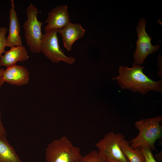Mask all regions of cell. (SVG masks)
<instances>
[{
    "instance_id": "6da1fadb",
    "label": "cell",
    "mask_w": 162,
    "mask_h": 162,
    "mask_svg": "<svg viewBox=\"0 0 162 162\" xmlns=\"http://www.w3.org/2000/svg\"><path fill=\"white\" fill-rule=\"evenodd\" d=\"M144 68L134 62L131 68L121 66L119 68L118 76L113 80L117 81L122 89L130 90L143 95L150 91L161 92L162 80H152L143 72Z\"/></svg>"
},
{
    "instance_id": "7a4b0ae2",
    "label": "cell",
    "mask_w": 162,
    "mask_h": 162,
    "mask_svg": "<svg viewBox=\"0 0 162 162\" xmlns=\"http://www.w3.org/2000/svg\"><path fill=\"white\" fill-rule=\"evenodd\" d=\"M162 120V116H158L136 121L134 125L139 133L129 142L130 147L134 149L141 147L155 150V143L162 136V127L160 125Z\"/></svg>"
},
{
    "instance_id": "3957f363",
    "label": "cell",
    "mask_w": 162,
    "mask_h": 162,
    "mask_svg": "<svg viewBox=\"0 0 162 162\" xmlns=\"http://www.w3.org/2000/svg\"><path fill=\"white\" fill-rule=\"evenodd\" d=\"M80 151L63 136L51 142L46 148V162H76L82 157Z\"/></svg>"
},
{
    "instance_id": "277c9868",
    "label": "cell",
    "mask_w": 162,
    "mask_h": 162,
    "mask_svg": "<svg viewBox=\"0 0 162 162\" xmlns=\"http://www.w3.org/2000/svg\"><path fill=\"white\" fill-rule=\"evenodd\" d=\"M26 12L27 19L23 25L26 43L32 52L39 53L43 36L41 28L43 22L38 20V10L31 3L28 6Z\"/></svg>"
},
{
    "instance_id": "5b68a950",
    "label": "cell",
    "mask_w": 162,
    "mask_h": 162,
    "mask_svg": "<svg viewBox=\"0 0 162 162\" xmlns=\"http://www.w3.org/2000/svg\"><path fill=\"white\" fill-rule=\"evenodd\" d=\"M124 136L120 133L111 131L96 143L98 152L105 161L115 160L120 162H129L122 152L120 146Z\"/></svg>"
},
{
    "instance_id": "8992f818",
    "label": "cell",
    "mask_w": 162,
    "mask_h": 162,
    "mask_svg": "<svg viewBox=\"0 0 162 162\" xmlns=\"http://www.w3.org/2000/svg\"><path fill=\"white\" fill-rule=\"evenodd\" d=\"M58 30H53L43 34L40 45V52L53 62L62 61L70 64L74 63L73 57H68L60 48L58 43Z\"/></svg>"
},
{
    "instance_id": "52a82bcc",
    "label": "cell",
    "mask_w": 162,
    "mask_h": 162,
    "mask_svg": "<svg viewBox=\"0 0 162 162\" xmlns=\"http://www.w3.org/2000/svg\"><path fill=\"white\" fill-rule=\"evenodd\" d=\"M146 22L144 18H141L136 28L138 38L133 57L134 62L139 65L144 63L149 55L157 52L160 46V44L154 46L152 44V38L145 30Z\"/></svg>"
},
{
    "instance_id": "ba28073f",
    "label": "cell",
    "mask_w": 162,
    "mask_h": 162,
    "mask_svg": "<svg viewBox=\"0 0 162 162\" xmlns=\"http://www.w3.org/2000/svg\"><path fill=\"white\" fill-rule=\"evenodd\" d=\"M70 17L67 5L57 6L48 13L45 22L47 23L44 30L47 32L58 30L65 27L69 22Z\"/></svg>"
},
{
    "instance_id": "9c48e42d",
    "label": "cell",
    "mask_w": 162,
    "mask_h": 162,
    "mask_svg": "<svg viewBox=\"0 0 162 162\" xmlns=\"http://www.w3.org/2000/svg\"><path fill=\"white\" fill-rule=\"evenodd\" d=\"M2 78L4 82L20 86L28 83L30 79L29 73L25 67L16 64L4 70Z\"/></svg>"
},
{
    "instance_id": "30bf717a",
    "label": "cell",
    "mask_w": 162,
    "mask_h": 162,
    "mask_svg": "<svg viewBox=\"0 0 162 162\" xmlns=\"http://www.w3.org/2000/svg\"><path fill=\"white\" fill-rule=\"evenodd\" d=\"M11 8L9 10V34L7 38V46L10 47L22 46L20 33V22L15 10L14 1L11 0Z\"/></svg>"
},
{
    "instance_id": "8fae6325",
    "label": "cell",
    "mask_w": 162,
    "mask_h": 162,
    "mask_svg": "<svg viewBox=\"0 0 162 162\" xmlns=\"http://www.w3.org/2000/svg\"><path fill=\"white\" fill-rule=\"evenodd\" d=\"M85 30L80 24L70 22L65 27L58 30L62 36L64 47L68 51L72 50V45L77 40L82 38Z\"/></svg>"
},
{
    "instance_id": "7c38bea8",
    "label": "cell",
    "mask_w": 162,
    "mask_h": 162,
    "mask_svg": "<svg viewBox=\"0 0 162 162\" xmlns=\"http://www.w3.org/2000/svg\"><path fill=\"white\" fill-rule=\"evenodd\" d=\"M5 52L0 57V66L8 68L16 64L18 62L26 61L29 57L26 48L22 45L11 47Z\"/></svg>"
},
{
    "instance_id": "4fadbf2b",
    "label": "cell",
    "mask_w": 162,
    "mask_h": 162,
    "mask_svg": "<svg viewBox=\"0 0 162 162\" xmlns=\"http://www.w3.org/2000/svg\"><path fill=\"white\" fill-rule=\"evenodd\" d=\"M0 162H22L5 136L0 137Z\"/></svg>"
},
{
    "instance_id": "5bb4252c",
    "label": "cell",
    "mask_w": 162,
    "mask_h": 162,
    "mask_svg": "<svg viewBox=\"0 0 162 162\" xmlns=\"http://www.w3.org/2000/svg\"><path fill=\"white\" fill-rule=\"evenodd\" d=\"M120 146L129 162H145L141 147L132 148L130 146L129 142L124 139L120 142Z\"/></svg>"
},
{
    "instance_id": "9a60e30c",
    "label": "cell",
    "mask_w": 162,
    "mask_h": 162,
    "mask_svg": "<svg viewBox=\"0 0 162 162\" xmlns=\"http://www.w3.org/2000/svg\"><path fill=\"white\" fill-rule=\"evenodd\" d=\"M76 162H105L100 156L98 151L95 150L83 156Z\"/></svg>"
},
{
    "instance_id": "2e32d148",
    "label": "cell",
    "mask_w": 162,
    "mask_h": 162,
    "mask_svg": "<svg viewBox=\"0 0 162 162\" xmlns=\"http://www.w3.org/2000/svg\"><path fill=\"white\" fill-rule=\"evenodd\" d=\"M8 30V28L5 27L0 28V57L5 52V48L7 46L6 34Z\"/></svg>"
},
{
    "instance_id": "e0dca14e",
    "label": "cell",
    "mask_w": 162,
    "mask_h": 162,
    "mask_svg": "<svg viewBox=\"0 0 162 162\" xmlns=\"http://www.w3.org/2000/svg\"><path fill=\"white\" fill-rule=\"evenodd\" d=\"M142 151L144 157L145 162H157L153 155L152 150L148 148H142Z\"/></svg>"
},
{
    "instance_id": "ac0fdd59",
    "label": "cell",
    "mask_w": 162,
    "mask_h": 162,
    "mask_svg": "<svg viewBox=\"0 0 162 162\" xmlns=\"http://www.w3.org/2000/svg\"><path fill=\"white\" fill-rule=\"evenodd\" d=\"M6 136V131L1 120V112L0 111V137Z\"/></svg>"
},
{
    "instance_id": "d6986e66",
    "label": "cell",
    "mask_w": 162,
    "mask_h": 162,
    "mask_svg": "<svg viewBox=\"0 0 162 162\" xmlns=\"http://www.w3.org/2000/svg\"><path fill=\"white\" fill-rule=\"evenodd\" d=\"M161 56H160L158 58V67L159 69V71L158 72V74L159 76H162V67H161Z\"/></svg>"
},
{
    "instance_id": "ffe728a7",
    "label": "cell",
    "mask_w": 162,
    "mask_h": 162,
    "mask_svg": "<svg viewBox=\"0 0 162 162\" xmlns=\"http://www.w3.org/2000/svg\"><path fill=\"white\" fill-rule=\"evenodd\" d=\"M4 70V68H0V88L4 82L2 78V74Z\"/></svg>"
},
{
    "instance_id": "44dd1931",
    "label": "cell",
    "mask_w": 162,
    "mask_h": 162,
    "mask_svg": "<svg viewBox=\"0 0 162 162\" xmlns=\"http://www.w3.org/2000/svg\"><path fill=\"white\" fill-rule=\"evenodd\" d=\"M105 162H120L118 161L115 160H110L105 161Z\"/></svg>"
}]
</instances>
